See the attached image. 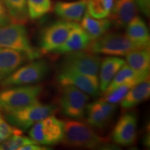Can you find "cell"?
I'll return each mask as SVG.
<instances>
[{
    "label": "cell",
    "mask_w": 150,
    "mask_h": 150,
    "mask_svg": "<svg viewBox=\"0 0 150 150\" xmlns=\"http://www.w3.org/2000/svg\"><path fill=\"white\" fill-rule=\"evenodd\" d=\"M62 142L67 147L91 149L104 148L109 142L108 139L99 136L88 125L76 120H68L65 123Z\"/></svg>",
    "instance_id": "cell-1"
},
{
    "label": "cell",
    "mask_w": 150,
    "mask_h": 150,
    "mask_svg": "<svg viewBox=\"0 0 150 150\" xmlns=\"http://www.w3.org/2000/svg\"><path fill=\"white\" fill-rule=\"evenodd\" d=\"M147 48L131 41L126 34L106 33L99 38L92 40L86 51L108 56H125L134 50Z\"/></svg>",
    "instance_id": "cell-2"
},
{
    "label": "cell",
    "mask_w": 150,
    "mask_h": 150,
    "mask_svg": "<svg viewBox=\"0 0 150 150\" xmlns=\"http://www.w3.org/2000/svg\"><path fill=\"white\" fill-rule=\"evenodd\" d=\"M42 91V86L34 84L7 88L0 92V110L11 112L38 102Z\"/></svg>",
    "instance_id": "cell-3"
},
{
    "label": "cell",
    "mask_w": 150,
    "mask_h": 150,
    "mask_svg": "<svg viewBox=\"0 0 150 150\" xmlns=\"http://www.w3.org/2000/svg\"><path fill=\"white\" fill-rule=\"evenodd\" d=\"M0 47L22 52L29 61L40 57V52L31 45L24 24L10 23L0 29Z\"/></svg>",
    "instance_id": "cell-4"
},
{
    "label": "cell",
    "mask_w": 150,
    "mask_h": 150,
    "mask_svg": "<svg viewBox=\"0 0 150 150\" xmlns=\"http://www.w3.org/2000/svg\"><path fill=\"white\" fill-rule=\"evenodd\" d=\"M57 110L54 104H44L36 102L21 109L4 112V117L11 125L22 131H25L38 122L54 115Z\"/></svg>",
    "instance_id": "cell-5"
},
{
    "label": "cell",
    "mask_w": 150,
    "mask_h": 150,
    "mask_svg": "<svg viewBox=\"0 0 150 150\" xmlns=\"http://www.w3.org/2000/svg\"><path fill=\"white\" fill-rule=\"evenodd\" d=\"M50 71L48 63L45 60H33L27 65H21L1 82L0 87L32 85L42 81Z\"/></svg>",
    "instance_id": "cell-6"
},
{
    "label": "cell",
    "mask_w": 150,
    "mask_h": 150,
    "mask_svg": "<svg viewBox=\"0 0 150 150\" xmlns=\"http://www.w3.org/2000/svg\"><path fill=\"white\" fill-rule=\"evenodd\" d=\"M64 131V122L52 115L31 127L29 135L31 139L40 145L52 146L62 142Z\"/></svg>",
    "instance_id": "cell-7"
},
{
    "label": "cell",
    "mask_w": 150,
    "mask_h": 150,
    "mask_svg": "<svg viewBox=\"0 0 150 150\" xmlns=\"http://www.w3.org/2000/svg\"><path fill=\"white\" fill-rule=\"evenodd\" d=\"M101 58L97 54L86 50L65 54L60 68L69 69L85 74L99 82V70Z\"/></svg>",
    "instance_id": "cell-8"
},
{
    "label": "cell",
    "mask_w": 150,
    "mask_h": 150,
    "mask_svg": "<svg viewBox=\"0 0 150 150\" xmlns=\"http://www.w3.org/2000/svg\"><path fill=\"white\" fill-rule=\"evenodd\" d=\"M59 104L62 113L72 119H82L86 115L89 95L73 86H61Z\"/></svg>",
    "instance_id": "cell-9"
},
{
    "label": "cell",
    "mask_w": 150,
    "mask_h": 150,
    "mask_svg": "<svg viewBox=\"0 0 150 150\" xmlns=\"http://www.w3.org/2000/svg\"><path fill=\"white\" fill-rule=\"evenodd\" d=\"M76 24V22L62 20L54 22L45 28L40 38V46L42 52L51 53L63 44Z\"/></svg>",
    "instance_id": "cell-10"
},
{
    "label": "cell",
    "mask_w": 150,
    "mask_h": 150,
    "mask_svg": "<svg viewBox=\"0 0 150 150\" xmlns=\"http://www.w3.org/2000/svg\"><path fill=\"white\" fill-rule=\"evenodd\" d=\"M57 81L61 86H73L89 96L96 97L100 93L99 82L74 70L60 68Z\"/></svg>",
    "instance_id": "cell-11"
},
{
    "label": "cell",
    "mask_w": 150,
    "mask_h": 150,
    "mask_svg": "<svg viewBox=\"0 0 150 150\" xmlns=\"http://www.w3.org/2000/svg\"><path fill=\"white\" fill-rule=\"evenodd\" d=\"M137 135V117L134 112L122 115L112 130V140L118 145L130 146L135 143Z\"/></svg>",
    "instance_id": "cell-12"
},
{
    "label": "cell",
    "mask_w": 150,
    "mask_h": 150,
    "mask_svg": "<svg viewBox=\"0 0 150 150\" xmlns=\"http://www.w3.org/2000/svg\"><path fill=\"white\" fill-rule=\"evenodd\" d=\"M115 110V104L102 99L87 104L86 113L88 125L95 129H104L111 121Z\"/></svg>",
    "instance_id": "cell-13"
},
{
    "label": "cell",
    "mask_w": 150,
    "mask_h": 150,
    "mask_svg": "<svg viewBox=\"0 0 150 150\" xmlns=\"http://www.w3.org/2000/svg\"><path fill=\"white\" fill-rule=\"evenodd\" d=\"M138 10L134 0H114L109 20L115 27L123 29L137 16Z\"/></svg>",
    "instance_id": "cell-14"
},
{
    "label": "cell",
    "mask_w": 150,
    "mask_h": 150,
    "mask_svg": "<svg viewBox=\"0 0 150 150\" xmlns=\"http://www.w3.org/2000/svg\"><path fill=\"white\" fill-rule=\"evenodd\" d=\"M91 39L80 25L76 23L74 27L63 44L53 50L51 53L56 54H65L73 52L85 50L91 42Z\"/></svg>",
    "instance_id": "cell-15"
},
{
    "label": "cell",
    "mask_w": 150,
    "mask_h": 150,
    "mask_svg": "<svg viewBox=\"0 0 150 150\" xmlns=\"http://www.w3.org/2000/svg\"><path fill=\"white\" fill-rule=\"evenodd\" d=\"M28 60L27 56L22 52L0 47V84Z\"/></svg>",
    "instance_id": "cell-16"
},
{
    "label": "cell",
    "mask_w": 150,
    "mask_h": 150,
    "mask_svg": "<svg viewBox=\"0 0 150 150\" xmlns=\"http://www.w3.org/2000/svg\"><path fill=\"white\" fill-rule=\"evenodd\" d=\"M55 13L65 21L78 22L87 10L86 0H76L72 1H59L54 7Z\"/></svg>",
    "instance_id": "cell-17"
},
{
    "label": "cell",
    "mask_w": 150,
    "mask_h": 150,
    "mask_svg": "<svg viewBox=\"0 0 150 150\" xmlns=\"http://www.w3.org/2000/svg\"><path fill=\"white\" fill-rule=\"evenodd\" d=\"M125 63V61L115 56L105 57L99 66V90L104 93L115 75Z\"/></svg>",
    "instance_id": "cell-18"
},
{
    "label": "cell",
    "mask_w": 150,
    "mask_h": 150,
    "mask_svg": "<svg viewBox=\"0 0 150 150\" xmlns=\"http://www.w3.org/2000/svg\"><path fill=\"white\" fill-rule=\"evenodd\" d=\"M81 27L85 31L91 40L99 38L105 34L112 23L109 19L107 18H95L91 16L87 10L81 20Z\"/></svg>",
    "instance_id": "cell-19"
},
{
    "label": "cell",
    "mask_w": 150,
    "mask_h": 150,
    "mask_svg": "<svg viewBox=\"0 0 150 150\" xmlns=\"http://www.w3.org/2000/svg\"><path fill=\"white\" fill-rule=\"evenodd\" d=\"M150 95L149 76L140 83L136 84L129 90L120 102L123 110H129L144 101L147 100Z\"/></svg>",
    "instance_id": "cell-20"
},
{
    "label": "cell",
    "mask_w": 150,
    "mask_h": 150,
    "mask_svg": "<svg viewBox=\"0 0 150 150\" xmlns=\"http://www.w3.org/2000/svg\"><path fill=\"white\" fill-rule=\"evenodd\" d=\"M126 28V35L131 41L146 47H149V30L147 24L140 17H134Z\"/></svg>",
    "instance_id": "cell-21"
},
{
    "label": "cell",
    "mask_w": 150,
    "mask_h": 150,
    "mask_svg": "<svg viewBox=\"0 0 150 150\" xmlns=\"http://www.w3.org/2000/svg\"><path fill=\"white\" fill-rule=\"evenodd\" d=\"M148 76H149V72H136L129 67L128 65L125 63L117 72V74L115 75L107 88L103 93H107V92L117 87L118 86L124 83L133 82V83L138 84L147 79Z\"/></svg>",
    "instance_id": "cell-22"
},
{
    "label": "cell",
    "mask_w": 150,
    "mask_h": 150,
    "mask_svg": "<svg viewBox=\"0 0 150 150\" xmlns=\"http://www.w3.org/2000/svg\"><path fill=\"white\" fill-rule=\"evenodd\" d=\"M127 64L138 72H149L150 68L149 47L134 50L126 55Z\"/></svg>",
    "instance_id": "cell-23"
},
{
    "label": "cell",
    "mask_w": 150,
    "mask_h": 150,
    "mask_svg": "<svg viewBox=\"0 0 150 150\" xmlns=\"http://www.w3.org/2000/svg\"><path fill=\"white\" fill-rule=\"evenodd\" d=\"M11 23L25 24L29 20L27 0H3Z\"/></svg>",
    "instance_id": "cell-24"
},
{
    "label": "cell",
    "mask_w": 150,
    "mask_h": 150,
    "mask_svg": "<svg viewBox=\"0 0 150 150\" xmlns=\"http://www.w3.org/2000/svg\"><path fill=\"white\" fill-rule=\"evenodd\" d=\"M28 16L31 20H38L53 10L52 0H27Z\"/></svg>",
    "instance_id": "cell-25"
},
{
    "label": "cell",
    "mask_w": 150,
    "mask_h": 150,
    "mask_svg": "<svg viewBox=\"0 0 150 150\" xmlns=\"http://www.w3.org/2000/svg\"><path fill=\"white\" fill-rule=\"evenodd\" d=\"M87 11L95 18H106L111 12L114 0H86Z\"/></svg>",
    "instance_id": "cell-26"
},
{
    "label": "cell",
    "mask_w": 150,
    "mask_h": 150,
    "mask_svg": "<svg viewBox=\"0 0 150 150\" xmlns=\"http://www.w3.org/2000/svg\"><path fill=\"white\" fill-rule=\"evenodd\" d=\"M136 85V83L130 82V83H126L118 86L117 87L115 88L111 91H108L107 93H104V97H102V99L105 102L110 103V104H117L121 102L122 99L125 97L129 90Z\"/></svg>",
    "instance_id": "cell-27"
},
{
    "label": "cell",
    "mask_w": 150,
    "mask_h": 150,
    "mask_svg": "<svg viewBox=\"0 0 150 150\" xmlns=\"http://www.w3.org/2000/svg\"><path fill=\"white\" fill-rule=\"evenodd\" d=\"M31 143H37L31 138L22 136V134L11 135L0 143V150L19 149L22 146Z\"/></svg>",
    "instance_id": "cell-28"
},
{
    "label": "cell",
    "mask_w": 150,
    "mask_h": 150,
    "mask_svg": "<svg viewBox=\"0 0 150 150\" xmlns=\"http://www.w3.org/2000/svg\"><path fill=\"white\" fill-rule=\"evenodd\" d=\"M16 134H22V131L11 125L0 112V143L11 135Z\"/></svg>",
    "instance_id": "cell-29"
},
{
    "label": "cell",
    "mask_w": 150,
    "mask_h": 150,
    "mask_svg": "<svg viewBox=\"0 0 150 150\" xmlns=\"http://www.w3.org/2000/svg\"><path fill=\"white\" fill-rule=\"evenodd\" d=\"M11 23L8 11L3 0H0V29Z\"/></svg>",
    "instance_id": "cell-30"
},
{
    "label": "cell",
    "mask_w": 150,
    "mask_h": 150,
    "mask_svg": "<svg viewBox=\"0 0 150 150\" xmlns=\"http://www.w3.org/2000/svg\"><path fill=\"white\" fill-rule=\"evenodd\" d=\"M138 8L145 15L146 17H149L150 14V0H134Z\"/></svg>",
    "instance_id": "cell-31"
},
{
    "label": "cell",
    "mask_w": 150,
    "mask_h": 150,
    "mask_svg": "<svg viewBox=\"0 0 150 150\" xmlns=\"http://www.w3.org/2000/svg\"><path fill=\"white\" fill-rule=\"evenodd\" d=\"M48 149L46 146L40 145L38 143H31L22 146L19 150H44Z\"/></svg>",
    "instance_id": "cell-32"
}]
</instances>
